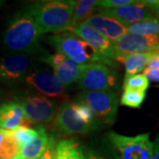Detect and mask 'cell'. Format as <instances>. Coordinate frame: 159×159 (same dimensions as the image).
Here are the masks:
<instances>
[{
  "label": "cell",
  "instance_id": "1",
  "mask_svg": "<svg viewBox=\"0 0 159 159\" xmlns=\"http://www.w3.org/2000/svg\"><path fill=\"white\" fill-rule=\"evenodd\" d=\"M41 35L34 19L25 8L17 11L10 20L4 32L3 43L10 51L43 57L48 52L40 44Z\"/></svg>",
  "mask_w": 159,
  "mask_h": 159
},
{
  "label": "cell",
  "instance_id": "2",
  "mask_svg": "<svg viewBox=\"0 0 159 159\" xmlns=\"http://www.w3.org/2000/svg\"><path fill=\"white\" fill-rule=\"evenodd\" d=\"M76 3L74 0H46L33 2L26 8L34 19L41 34H59L72 28Z\"/></svg>",
  "mask_w": 159,
  "mask_h": 159
},
{
  "label": "cell",
  "instance_id": "3",
  "mask_svg": "<svg viewBox=\"0 0 159 159\" xmlns=\"http://www.w3.org/2000/svg\"><path fill=\"white\" fill-rule=\"evenodd\" d=\"M47 42L57 53L62 54L80 65L101 63L111 67L115 66L114 60L98 54L90 45L71 31L51 35L47 38Z\"/></svg>",
  "mask_w": 159,
  "mask_h": 159
},
{
  "label": "cell",
  "instance_id": "4",
  "mask_svg": "<svg viewBox=\"0 0 159 159\" xmlns=\"http://www.w3.org/2000/svg\"><path fill=\"white\" fill-rule=\"evenodd\" d=\"M149 134L125 136L116 132L107 134L108 148L112 159H152L153 142Z\"/></svg>",
  "mask_w": 159,
  "mask_h": 159
},
{
  "label": "cell",
  "instance_id": "5",
  "mask_svg": "<svg viewBox=\"0 0 159 159\" xmlns=\"http://www.w3.org/2000/svg\"><path fill=\"white\" fill-rule=\"evenodd\" d=\"M75 102L89 106L102 125H111L116 120L119 97L114 91H83L75 98Z\"/></svg>",
  "mask_w": 159,
  "mask_h": 159
},
{
  "label": "cell",
  "instance_id": "6",
  "mask_svg": "<svg viewBox=\"0 0 159 159\" xmlns=\"http://www.w3.org/2000/svg\"><path fill=\"white\" fill-rule=\"evenodd\" d=\"M77 82L84 91H113L119 88V74L107 65L92 63L84 65Z\"/></svg>",
  "mask_w": 159,
  "mask_h": 159
},
{
  "label": "cell",
  "instance_id": "7",
  "mask_svg": "<svg viewBox=\"0 0 159 159\" xmlns=\"http://www.w3.org/2000/svg\"><path fill=\"white\" fill-rule=\"evenodd\" d=\"M22 106L30 123L40 125H50L55 119L57 103L54 100L36 92H27L17 101Z\"/></svg>",
  "mask_w": 159,
  "mask_h": 159
},
{
  "label": "cell",
  "instance_id": "8",
  "mask_svg": "<svg viewBox=\"0 0 159 159\" xmlns=\"http://www.w3.org/2000/svg\"><path fill=\"white\" fill-rule=\"evenodd\" d=\"M32 55L16 53L0 57V81L12 85L24 81L33 71Z\"/></svg>",
  "mask_w": 159,
  "mask_h": 159
},
{
  "label": "cell",
  "instance_id": "9",
  "mask_svg": "<svg viewBox=\"0 0 159 159\" xmlns=\"http://www.w3.org/2000/svg\"><path fill=\"white\" fill-rule=\"evenodd\" d=\"M54 123L57 130L66 135L87 134L99 129L98 126L88 124L80 117L75 102H64L57 111Z\"/></svg>",
  "mask_w": 159,
  "mask_h": 159
},
{
  "label": "cell",
  "instance_id": "10",
  "mask_svg": "<svg viewBox=\"0 0 159 159\" xmlns=\"http://www.w3.org/2000/svg\"><path fill=\"white\" fill-rule=\"evenodd\" d=\"M24 81L38 91V93L50 99L54 98L66 101L68 98L66 92V87L59 81L54 73H51L49 70H33Z\"/></svg>",
  "mask_w": 159,
  "mask_h": 159
},
{
  "label": "cell",
  "instance_id": "11",
  "mask_svg": "<svg viewBox=\"0 0 159 159\" xmlns=\"http://www.w3.org/2000/svg\"><path fill=\"white\" fill-rule=\"evenodd\" d=\"M98 13L113 18L127 27L131 24L152 20L156 17V10L146 5L143 1L137 0L135 4L111 9H99Z\"/></svg>",
  "mask_w": 159,
  "mask_h": 159
},
{
  "label": "cell",
  "instance_id": "12",
  "mask_svg": "<svg viewBox=\"0 0 159 159\" xmlns=\"http://www.w3.org/2000/svg\"><path fill=\"white\" fill-rule=\"evenodd\" d=\"M112 43L117 58L131 54H146L159 50L158 36H143L126 33Z\"/></svg>",
  "mask_w": 159,
  "mask_h": 159
},
{
  "label": "cell",
  "instance_id": "13",
  "mask_svg": "<svg viewBox=\"0 0 159 159\" xmlns=\"http://www.w3.org/2000/svg\"><path fill=\"white\" fill-rule=\"evenodd\" d=\"M69 31L78 35L101 56L111 60H116L117 53L114 50L113 43L85 22L80 23Z\"/></svg>",
  "mask_w": 159,
  "mask_h": 159
},
{
  "label": "cell",
  "instance_id": "14",
  "mask_svg": "<svg viewBox=\"0 0 159 159\" xmlns=\"http://www.w3.org/2000/svg\"><path fill=\"white\" fill-rule=\"evenodd\" d=\"M84 22L97 30L111 42H116L127 33L126 27L122 23L113 18L98 12L88 18Z\"/></svg>",
  "mask_w": 159,
  "mask_h": 159
},
{
  "label": "cell",
  "instance_id": "15",
  "mask_svg": "<svg viewBox=\"0 0 159 159\" xmlns=\"http://www.w3.org/2000/svg\"><path fill=\"white\" fill-rule=\"evenodd\" d=\"M29 124L22 106L18 102H8L0 106V126L3 130L12 131Z\"/></svg>",
  "mask_w": 159,
  "mask_h": 159
},
{
  "label": "cell",
  "instance_id": "16",
  "mask_svg": "<svg viewBox=\"0 0 159 159\" xmlns=\"http://www.w3.org/2000/svg\"><path fill=\"white\" fill-rule=\"evenodd\" d=\"M37 135L34 137L32 142L20 148V157L21 159H36L46 150L50 144L51 135L47 133L46 129L38 125Z\"/></svg>",
  "mask_w": 159,
  "mask_h": 159
},
{
  "label": "cell",
  "instance_id": "17",
  "mask_svg": "<svg viewBox=\"0 0 159 159\" xmlns=\"http://www.w3.org/2000/svg\"><path fill=\"white\" fill-rule=\"evenodd\" d=\"M84 65H80L66 57L57 66L53 67L54 74L65 87L79 80Z\"/></svg>",
  "mask_w": 159,
  "mask_h": 159
},
{
  "label": "cell",
  "instance_id": "18",
  "mask_svg": "<svg viewBox=\"0 0 159 159\" xmlns=\"http://www.w3.org/2000/svg\"><path fill=\"white\" fill-rule=\"evenodd\" d=\"M151 53L146 54H131L118 57L116 60L123 63L125 66V75H134L140 74L147 67L148 63L151 60Z\"/></svg>",
  "mask_w": 159,
  "mask_h": 159
},
{
  "label": "cell",
  "instance_id": "19",
  "mask_svg": "<svg viewBox=\"0 0 159 159\" xmlns=\"http://www.w3.org/2000/svg\"><path fill=\"white\" fill-rule=\"evenodd\" d=\"M56 159H84V148L74 139H65L57 144Z\"/></svg>",
  "mask_w": 159,
  "mask_h": 159
},
{
  "label": "cell",
  "instance_id": "20",
  "mask_svg": "<svg viewBox=\"0 0 159 159\" xmlns=\"http://www.w3.org/2000/svg\"><path fill=\"white\" fill-rule=\"evenodd\" d=\"M126 31L129 34L143 36H158L159 20L157 18H155L152 20L131 24L126 27Z\"/></svg>",
  "mask_w": 159,
  "mask_h": 159
},
{
  "label": "cell",
  "instance_id": "21",
  "mask_svg": "<svg viewBox=\"0 0 159 159\" xmlns=\"http://www.w3.org/2000/svg\"><path fill=\"white\" fill-rule=\"evenodd\" d=\"M97 7V1L95 0H80L77 1L74 8V16L72 20V28L80 23L85 21L88 18L93 15V12ZM71 28V29H72Z\"/></svg>",
  "mask_w": 159,
  "mask_h": 159
},
{
  "label": "cell",
  "instance_id": "22",
  "mask_svg": "<svg viewBox=\"0 0 159 159\" xmlns=\"http://www.w3.org/2000/svg\"><path fill=\"white\" fill-rule=\"evenodd\" d=\"M6 131V130H5ZM20 147L16 140L11 135L10 131H6L4 140L0 145L1 159H11L20 156Z\"/></svg>",
  "mask_w": 159,
  "mask_h": 159
},
{
  "label": "cell",
  "instance_id": "23",
  "mask_svg": "<svg viewBox=\"0 0 159 159\" xmlns=\"http://www.w3.org/2000/svg\"><path fill=\"white\" fill-rule=\"evenodd\" d=\"M149 87V81L143 74L125 76L123 82L124 90H136L146 92Z\"/></svg>",
  "mask_w": 159,
  "mask_h": 159
},
{
  "label": "cell",
  "instance_id": "24",
  "mask_svg": "<svg viewBox=\"0 0 159 159\" xmlns=\"http://www.w3.org/2000/svg\"><path fill=\"white\" fill-rule=\"evenodd\" d=\"M146 98V92L136 90H124L121 98L120 104L130 108L139 109Z\"/></svg>",
  "mask_w": 159,
  "mask_h": 159
},
{
  "label": "cell",
  "instance_id": "25",
  "mask_svg": "<svg viewBox=\"0 0 159 159\" xmlns=\"http://www.w3.org/2000/svg\"><path fill=\"white\" fill-rule=\"evenodd\" d=\"M10 132L20 148L30 143L37 135V129L30 128L29 126H20Z\"/></svg>",
  "mask_w": 159,
  "mask_h": 159
},
{
  "label": "cell",
  "instance_id": "26",
  "mask_svg": "<svg viewBox=\"0 0 159 159\" xmlns=\"http://www.w3.org/2000/svg\"><path fill=\"white\" fill-rule=\"evenodd\" d=\"M137 0H100L97 1V6L102 9H111L117 8L120 6H129L132 4H135Z\"/></svg>",
  "mask_w": 159,
  "mask_h": 159
},
{
  "label": "cell",
  "instance_id": "27",
  "mask_svg": "<svg viewBox=\"0 0 159 159\" xmlns=\"http://www.w3.org/2000/svg\"><path fill=\"white\" fill-rule=\"evenodd\" d=\"M56 139L53 135H51L50 144L46 150L36 159H56V147H57Z\"/></svg>",
  "mask_w": 159,
  "mask_h": 159
},
{
  "label": "cell",
  "instance_id": "28",
  "mask_svg": "<svg viewBox=\"0 0 159 159\" xmlns=\"http://www.w3.org/2000/svg\"><path fill=\"white\" fill-rule=\"evenodd\" d=\"M143 74L147 77L149 82H159V70L157 69L146 67L143 71Z\"/></svg>",
  "mask_w": 159,
  "mask_h": 159
},
{
  "label": "cell",
  "instance_id": "29",
  "mask_svg": "<svg viewBox=\"0 0 159 159\" xmlns=\"http://www.w3.org/2000/svg\"><path fill=\"white\" fill-rule=\"evenodd\" d=\"M84 159H109L104 155L93 148H88L84 153Z\"/></svg>",
  "mask_w": 159,
  "mask_h": 159
},
{
  "label": "cell",
  "instance_id": "30",
  "mask_svg": "<svg viewBox=\"0 0 159 159\" xmlns=\"http://www.w3.org/2000/svg\"><path fill=\"white\" fill-rule=\"evenodd\" d=\"M152 159H159V136L157 137L153 142Z\"/></svg>",
  "mask_w": 159,
  "mask_h": 159
},
{
  "label": "cell",
  "instance_id": "31",
  "mask_svg": "<svg viewBox=\"0 0 159 159\" xmlns=\"http://www.w3.org/2000/svg\"><path fill=\"white\" fill-rule=\"evenodd\" d=\"M147 67L159 70V57H152L151 60L148 63Z\"/></svg>",
  "mask_w": 159,
  "mask_h": 159
},
{
  "label": "cell",
  "instance_id": "32",
  "mask_svg": "<svg viewBox=\"0 0 159 159\" xmlns=\"http://www.w3.org/2000/svg\"><path fill=\"white\" fill-rule=\"evenodd\" d=\"M143 2L151 8H153L154 10L159 9V0H143Z\"/></svg>",
  "mask_w": 159,
  "mask_h": 159
},
{
  "label": "cell",
  "instance_id": "33",
  "mask_svg": "<svg viewBox=\"0 0 159 159\" xmlns=\"http://www.w3.org/2000/svg\"><path fill=\"white\" fill-rule=\"evenodd\" d=\"M5 134H6V131L5 130H3L1 133H0V145H1V143H2L3 140H4Z\"/></svg>",
  "mask_w": 159,
  "mask_h": 159
},
{
  "label": "cell",
  "instance_id": "34",
  "mask_svg": "<svg viewBox=\"0 0 159 159\" xmlns=\"http://www.w3.org/2000/svg\"><path fill=\"white\" fill-rule=\"evenodd\" d=\"M150 53L152 55V57H159V50L153 51V52H150Z\"/></svg>",
  "mask_w": 159,
  "mask_h": 159
},
{
  "label": "cell",
  "instance_id": "35",
  "mask_svg": "<svg viewBox=\"0 0 159 159\" xmlns=\"http://www.w3.org/2000/svg\"><path fill=\"white\" fill-rule=\"evenodd\" d=\"M156 17L159 20V9L156 10ZM158 39H159V34H158Z\"/></svg>",
  "mask_w": 159,
  "mask_h": 159
},
{
  "label": "cell",
  "instance_id": "36",
  "mask_svg": "<svg viewBox=\"0 0 159 159\" xmlns=\"http://www.w3.org/2000/svg\"><path fill=\"white\" fill-rule=\"evenodd\" d=\"M5 3V1H0V8L2 7V6H3V4Z\"/></svg>",
  "mask_w": 159,
  "mask_h": 159
},
{
  "label": "cell",
  "instance_id": "37",
  "mask_svg": "<svg viewBox=\"0 0 159 159\" xmlns=\"http://www.w3.org/2000/svg\"><path fill=\"white\" fill-rule=\"evenodd\" d=\"M11 159H21V157L19 156V157H14V158H11Z\"/></svg>",
  "mask_w": 159,
  "mask_h": 159
},
{
  "label": "cell",
  "instance_id": "38",
  "mask_svg": "<svg viewBox=\"0 0 159 159\" xmlns=\"http://www.w3.org/2000/svg\"><path fill=\"white\" fill-rule=\"evenodd\" d=\"M2 131H3V129H2V128H1V126H0V133H1Z\"/></svg>",
  "mask_w": 159,
  "mask_h": 159
},
{
  "label": "cell",
  "instance_id": "39",
  "mask_svg": "<svg viewBox=\"0 0 159 159\" xmlns=\"http://www.w3.org/2000/svg\"><path fill=\"white\" fill-rule=\"evenodd\" d=\"M0 159H1V157H0Z\"/></svg>",
  "mask_w": 159,
  "mask_h": 159
}]
</instances>
